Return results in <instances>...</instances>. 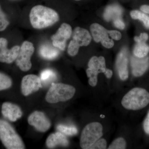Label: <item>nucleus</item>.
I'll use <instances>...</instances> for the list:
<instances>
[{
	"mask_svg": "<svg viewBox=\"0 0 149 149\" xmlns=\"http://www.w3.org/2000/svg\"><path fill=\"white\" fill-rule=\"evenodd\" d=\"M113 24L115 27L118 29H123L125 28V25L124 22L121 19V18L117 19L113 21Z\"/></svg>",
	"mask_w": 149,
	"mask_h": 149,
	"instance_id": "obj_32",
	"label": "nucleus"
},
{
	"mask_svg": "<svg viewBox=\"0 0 149 149\" xmlns=\"http://www.w3.org/2000/svg\"><path fill=\"white\" fill-rule=\"evenodd\" d=\"M29 18L32 27L35 29H41L54 24L58 21L59 16L52 9L38 5L32 8Z\"/></svg>",
	"mask_w": 149,
	"mask_h": 149,
	"instance_id": "obj_1",
	"label": "nucleus"
},
{
	"mask_svg": "<svg viewBox=\"0 0 149 149\" xmlns=\"http://www.w3.org/2000/svg\"><path fill=\"white\" fill-rule=\"evenodd\" d=\"M128 52L123 48L117 56L116 66L120 79L125 80L128 77Z\"/></svg>",
	"mask_w": 149,
	"mask_h": 149,
	"instance_id": "obj_12",
	"label": "nucleus"
},
{
	"mask_svg": "<svg viewBox=\"0 0 149 149\" xmlns=\"http://www.w3.org/2000/svg\"><path fill=\"white\" fill-rule=\"evenodd\" d=\"M86 73L89 78V84L92 87H95L97 83V76L99 73L90 68L87 69Z\"/></svg>",
	"mask_w": 149,
	"mask_h": 149,
	"instance_id": "obj_25",
	"label": "nucleus"
},
{
	"mask_svg": "<svg viewBox=\"0 0 149 149\" xmlns=\"http://www.w3.org/2000/svg\"><path fill=\"white\" fill-rule=\"evenodd\" d=\"M141 10L144 13L149 14V6L144 5L141 7Z\"/></svg>",
	"mask_w": 149,
	"mask_h": 149,
	"instance_id": "obj_34",
	"label": "nucleus"
},
{
	"mask_svg": "<svg viewBox=\"0 0 149 149\" xmlns=\"http://www.w3.org/2000/svg\"><path fill=\"white\" fill-rule=\"evenodd\" d=\"M1 113L4 117L12 122H15L22 115V110L18 106L8 102L3 103Z\"/></svg>",
	"mask_w": 149,
	"mask_h": 149,
	"instance_id": "obj_14",
	"label": "nucleus"
},
{
	"mask_svg": "<svg viewBox=\"0 0 149 149\" xmlns=\"http://www.w3.org/2000/svg\"><path fill=\"white\" fill-rule=\"evenodd\" d=\"M72 34V28L69 24L66 23L62 24L56 33L51 38L53 45L62 51L64 50L67 40L70 38Z\"/></svg>",
	"mask_w": 149,
	"mask_h": 149,
	"instance_id": "obj_7",
	"label": "nucleus"
},
{
	"mask_svg": "<svg viewBox=\"0 0 149 149\" xmlns=\"http://www.w3.org/2000/svg\"><path fill=\"white\" fill-rule=\"evenodd\" d=\"M148 38V35L147 33H143L139 37H135L134 40L137 43H146Z\"/></svg>",
	"mask_w": 149,
	"mask_h": 149,
	"instance_id": "obj_30",
	"label": "nucleus"
},
{
	"mask_svg": "<svg viewBox=\"0 0 149 149\" xmlns=\"http://www.w3.org/2000/svg\"><path fill=\"white\" fill-rule=\"evenodd\" d=\"M80 46L75 41L72 40L70 41L68 48V52L70 55L74 56L78 53Z\"/></svg>",
	"mask_w": 149,
	"mask_h": 149,
	"instance_id": "obj_27",
	"label": "nucleus"
},
{
	"mask_svg": "<svg viewBox=\"0 0 149 149\" xmlns=\"http://www.w3.org/2000/svg\"><path fill=\"white\" fill-rule=\"evenodd\" d=\"M57 130L67 136H72L76 135L78 132L77 128L74 126H68L60 124L57 126Z\"/></svg>",
	"mask_w": 149,
	"mask_h": 149,
	"instance_id": "obj_22",
	"label": "nucleus"
},
{
	"mask_svg": "<svg viewBox=\"0 0 149 149\" xmlns=\"http://www.w3.org/2000/svg\"><path fill=\"white\" fill-rule=\"evenodd\" d=\"M0 140L6 148L25 149L21 137L8 122L0 119Z\"/></svg>",
	"mask_w": 149,
	"mask_h": 149,
	"instance_id": "obj_3",
	"label": "nucleus"
},
{
	"mask_svg": "<svg viewBox=\"0 0 149 149\" xmlns=\"http://www.w3.org/2000/svg\"><path fill=\"white\" fill-rule=\"evenodd\" d=\"M12 81L8 75L0 72V91L6 90L10 88Z\"/></svg>",
	"mask_w": 149,
	"mask_h": 149,
	"instance_id": "obj_24",
	"label": "nucleus"
},
{
	"mask_svg": "<svg viewBox=\"0 0 149 149\" xmlns=\"http://www.w3.org/2000/svg\"><path fill=\"white\" fill-rule=\"evenodd\" d=\"M75 1H80V0H75Z\"/></svg>",
	"mask_w": 149,
	"mask_h": 149,
	"instance_id": "obj_36",
	"label": "nucleus"
},
{
	"mask_svg": "<svg viewBox=\"0 0 149 149\" xmlns=\"http://www.w3.org/2000/svg\"><path fill=\"white\" fill-rule=\"evenodd\" d=\"M91 31L93 39L96 42H101L104 47L110 49L114 46V42L109 37L108 32L104 27L97 23L91 26Z\"/></svg>",
	"mask_w": 149,
	"mask_h": 149,
	"instance_id": "obj_8",
	"label": "nucleus"
},
{
	"mask_svg": "<svg viewBox=\"0 0 149 149\" xmlns=\"http://www.w3.org/2000/svg\"><path fill=\"white\" fill-rule=\"evenodd\" d=\"M107 143L106 140L104 139H100L91 147L90 149H106Z\"/></svg>",
	"mask_w": 149,
	"mask_h": 149,
	"instance_id": "obj_29",
	"label": "nucleus"
},
{
	"mask_svg": "<svg viewBox=\"0 0 149 149\" xmlns=\"http://www.w3.org/2000/svg\"><path fill=\"white\" fill-rule=\"evenodd\" d=\"M143 128L144 131L148 135H149V111L148 112L146 119L143 123Z\"/></svg>",
	"mask_w": 149,
	"mask_h": 149,
	"instance_id": "obj_33",
	"label": "nucleus"
},
{
	"mask_svg": "<svg viewBox=\"0 0 149 149\" xmlns=\"http://www.w3.org/2000/svg\"><path fill=\"white\" fill-rule=\"evenodd\" d=\"M8 42L5 38H0V62L10 63L16 60L20 47L15 46L9 49L7 48Z\"/></svg>",
	"mask_w": 149,
	"mask_h": 149,
	"instance_id": "obj_11",
	"label": "nucleus"
},
{
	"mask_svg": "<svg viewBox=\"0 0 149 149\" xmlns=\"http://www.w3.org/2000/svg\"><path fill=\"white\" fill-rule=\"evenodd\" d=\"M130 16L134 19H139L143 23L145 27L149 29V17L140 11L134 10L130 12Z\"/></svg>",
	"mask_w": 149,
	"mask_h": 149,
	"instance_id": "obj_21",
	"label": "nucleus"
},
{
	"mask_svg": "<svg viewBox=\"0 0 149 149\" xmlns=\"http://www.w3.org/2000/svg\"><path fill=\"white\" fill-rule=\"evenodd\" d=\"M29 125L33 126L40 132H45L50 128L51 123L46 115L41 111H36L32 113L28 118Z\"/></svg>",
	"mask_w": 149,
	"mask_h": 149,
	"instance_id": "obj_9",
	"label": "nucleus"
},
{
	"mask_svg": "<svg viewBox=\"0 0 149 149\" xmlns=\"http://www.w3.org/2000/svg\"><path fill=\"white\" fill-rule=\"evenodd\" d=\"M58 48L48 45H42L40 47V54L43 58L48 60L56 58L58 56L59 52Z\"/></svg>",
	"mask_w": 149,
	"mask_h": 149,
	"instance_id": "obj_19",
	"label": "nucleus"
},
{
	"mask_svg": "<svg viewBox=\"0 0 149 149\" xmlns=\"http://www.w3.org/2000/svg\"><path fill=\"white\" fill-rule=\"evenodd\" d=\"M40 78L42 83H48L49 81L56 79V74L55 72L52 70L46 69L41 72Z\"/></svg>",
	"mask_w": 149,
	"mask_h": 149,
	"instance_id": "obj_23",
	"label": "nucleus"
},
{
	"mask_svg": "<svg viewBox=\"0 0 149 149\" xmlns=\"http://www.w3.org/2000/svg\"><path fill=\"white\" fill-rule=\"evenodd\" d=\"M34 51L35 48L32 43L28 41L22 43L15 60L17 65L22 71H27L31 69V58Z\"/></svg>",
	"mask_w": 149,
	"mask_h": 149,
	"instance_id": "obj_6",
	"label": "nucleus"
},
{
	"mask_svg": "<svg viewBox=\"0 0 149 149\" xmlns=\"http://www.w3.org/2000/svg\"><path fill=\"white\" fill-rule=\"evenodd\" d=\"M103 135V126L99 122L89 123L81 133L80 146L82 149H90Z\"/></svg>",
	"mask_w": 149,
	"mask_h": 149,
	"instance_id": "obj_5",
	"label": "nucleus"
},
{
	"mask_svg": "<svg viewBox=\"0 0 149 149\" xmlns=\"http://www.w3.org/2000/svg\"><path fill=\"white\" fill-rule=\"evenodd\" d=\"M123 11L121 8L116 5L109 6L106 8L104 13V19L107 21H114L121 18Z\"/></svg>",
	"mask_w": 149,
	"mask_h": 149,
	"instance_id": "obj_17",
	"label": "nucleus"
},
{
	"mask_svg": "<svg viewBox=\"0 0 149 149\" xmlns=\"http://www.w3.org/2000/svg\"><path fill=\"white\" fill-rule=\"evenodd\" d=\"M88 67L98 73H104L107 69L104 58L103 56L93 57L89 61Z\"/></svg>",
	"mask_w": 149,
	"mask_h": 149,
	"instance_id": "obj_18",
	"label": "nucleus"
},
{
	"mask_svg": "<svg viewBox=\"0 0 149 149\" xmlns=\"http://www.w3.org/2000/svg\"><path fill=\"white\" fill-rule=\"evenodd\" d=\"M126 143L125 139L118 138L113 141L109 147V149H124L126 148Z\"/></svg>",
	"mask_w": 149,
	"mask_h": 149,
	"instance_id": "obj_26",
	"label": "nucleus"
},
{
	"mask_svg": "<svg viewBox=\"0 0 149 149\" xmlns=\"http://www.w3.org/2000/svg\"><path fill=\"white\" fill-rule=\"evenodd\" d=\"M104 73L105 74V75H106L107 78H111L112 76V71L111 70L108 69V68H107L106 70L105 71V72H104Z\"/></svg>",
	"mask_w": 149,
	"mask_h": 149,
	"instance_id": "obj_35",
	"label": "nucleus"
},
{
	"mask_svg": "<svg viewBox=\"0 0 149 149\" xmlns=\"http://www.w3.org/2000/svg\"><path fill=\"white\" fill-rule=\"evenodd\" d=\"M132 74L135 77L142 76L149 68V58L145 57L140 58L135 56L131 58Z\"/></svg>",
	"mask_w": 149,
	"mask_h": 149,
	"instance_id": "obj_13",
	"label": "nucleus"
},
{
	"mask_svg": "<svg viewBox=\"0 0 149 149\" xmlns=\"http://www.w3.org/2000/svg\"><path fill=\"white\" fill-rule=\"evenodd\" d=\"M149 52V46L146 43H137L133 50L134 56L142 58L146 56Z\"/></svg>",
	"mask_w": 149,
	"mask_h": 149,
	"instance_id": "obj_20",
	"label": "nucleus"
},
{
	"mask_svg": "<svg viewBox=\"0 0 149 149\" xmlns=\"http://www.w3.org/2000/svg\"><path fill=\"white\" fill-rule=\"evenodd\" d=\"M109 35L113 40H119L122 37L120 32L116 30H110L108 31Z\"/></svg>",
	"mask_w": 149,
	"mask_h": 149,
	"instance_id": "obj_31",
	"label": "nucleus"
},
{
	"mask_svg": "<svg viewBox=\"0 0 149 149\" xmlns=\"http://www.w3.org/2000/svg\"><path fill=\"white\" fill-rule=\"evenodd\" d=\"M75 91V88L71 85L53 83L46 94V100L51 104L67 101L74 96Z\"/></svg>",
	"mask_w": 149,
	"mask_h": 149,
	"instance_id": "obj_4",
	"label": "nucleus"
},
{
	"mask_svg": "<svg viewBox=\"0 0 149 149\" xmlns=\"http://www.w3.org/2000/svg\"><path fill=\"white\" fill-rule=\"evenodd\" d=\"M21 86L22 93L25 96L29 95L33 92L39 91L42 87L40 77L33 74L24 76L22 80Z\"/></svg>",
	"mask_w": 149,
	"mask_h": 149,
	"instance_id": "obj_10",
	"label": "nucleus"
},
{
	"mask_svg": "<svg viewBox=\"0 0 149 149\" xmlns=\"http://www.w3.org/2000/svg\"><path fill=\"white\" fill-rule=\"evenodd\" d=\"M69 144V141L65 135L59 131L52 133L46 140V146L51 149L58 146L67 147Z\"/></svg>",
	"mask_w": 149,
	"mask_h": 149,
	"instance_id": "obj_15",
	"label": "nucleus"
},
{
	"mask_svg": "<svg viewBox=\"0 0 149 149\" xmlns=\"http://www.w3.org/2000/svg\"><path fill=\"white\" fill-rule=\"evenodd\" d=\"M149 104V93L146 89L135 88L123 96L121 104L126 109L139 110L146 107Z\"/></svg>",
	"mask_w": 149,
	"mask_h": 149,
	"instance_id": "obj_2",
	"label": "nucleus"
},
{
	"mask_svg": "<svg viewBox=\"0 0 149 149\" xmlns=\"http://www.w3.org/2000/svg\"><path fill=\"white\" fill-rule=\"evenodd\" d=\"M72 40L75 41L80 47L87 46L91 42L92 37L86 29L77 27L73 31Z\"/></svg>",
	"mask_w": 149,
	"mask_h": 149,
	"instance_id": "obj_16",
	"label": "nucleus"
},
{
	"mask_svg": "<svg viewBox=\"0 0 149 149\" xmlns=\"http://www.w3.org/2000/svg\"><path fill=\"white\" fill-rule=\"evenodd\" d=\"M8 24V21L5 15L1 9L0 6V31L5 30Z\"/></svg>",
	"mask_w": 149,
	"mask_h": 149,
	"instance_id": "obj_28",
	"label": "nucleus"
}]
</instances>
